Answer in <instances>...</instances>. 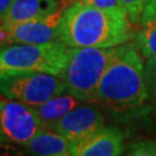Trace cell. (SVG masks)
Returning a JSON list of instances; mask_svg holds the SVG:
<instances>
[{
    "mask_svg": "<svg viewBox=\"0 0 156 156\" xmlns=\"http://www.w3.org/2000/svg\"><path fill=\"white\" fill-rule=\"evenodd\" d=\"M127 14L104 11L81 1L62 11L60 41L69 48H115L127 44L131 26Z\"/></svg>",
    "mask_w": 156,
    "mask_h": 156,
    "instance_id": "1",
    "label": "cell"
},
{
    "mask_svg": "<svg viewBox=\"0 0 156 156\" xmlns=\"http://www.w3.org/2000/svg\"><path fill=\"white\" fill-rule=\"evenodd\" d=\"M148 100L142 56L134 43H127L102 78L96 102L115 111H126Z\"/></svg>",
    "mask_w": 156,
    "mask_h": 156,
    "instance_id": "2",
    "label": "cell"
},
{
    "mask_svg": "<svg viewBox=\"0 0 156 156\" xmlns=\"http://www.w3.org/2000/svg\"><path fill=\"white\" fill-rule=\"evenodd\" d=\"M124 45L115 48H71L66 68L62 75L67 93L84 103L96 102L102 78L122 53Z\"/></svg>",
    "mask_w": 156,
    "mask_h": 156,
    "instance_id": "3",
    "label": "cell"
},
{
    "mask_svg": "<svg viewBox=\"0 0 156 156\" xmlns=\"http://www.w3.org/2000/svg\"><path fill=\"white\" fill-rule=\"evenodd\" d=\"M71 48L64 42L46 44H12L1 48L0 75L15 72L49 73L62 78Z\"/></svg>",
    "mask_w": 156,
    "mask_h": 156,
    "instance_id": "4",
    "label": "cell"
},
{
    "mask_svg": "<svg viewBox=\"0 0 156 156\" xmlns=\"http://www.w3.org/2000/svg\"><path fill=\"white\" fill-rule=\"evenodd\" d=\"M2 96L36 106L66 91L60 76L41 72H15L0 75Z\"/></svg>",
    "mask_w": 156,
    "mask_h": 156,
    "instance_id": "5",
    "label": "cell"
},
{
    "mask_svg": "<svg viewBox=\"0 0 156 156\" xmlns=\"http://www.w3.org/2000/svg\"><path fill=\"white\" fill-rule=\"evenodd\" d=\"M46 129L31 105L6 96L0 101L1 140L24 146L41 131Z\"/></svg>",
    "mask_w": 156,
    "mask_h": 156,
    "instance_id": "6",
    "label": "cell"
},
{
    "mask_svg": "<svg viewBox=\"0 0 156 156\" xmlns=\"http://www.w3.org/2000/svg\"><path fill=\"white\" fill-rule=\"evenodd\" d=\"M62 11L35 21L5 26L1 24V48L12 44H46L60 41Z\"/></svg>",
    "mask_w": 156,
    "mask_h": 156,
    "instance_id": "7",
    "label": "cell"
},
{
    "mask_svg": "<svg viewBox=\"0 0 156 156\" xmlns=\"http://www.w3.org/2000/svg\"><path fill=\"white\" fill-rule=\"evenodd\" d=\"M104 126L105 122L102 112L95 106L83 103L68 112L50 129L62 135L69 144H74L90 136Z\"/></svg>",
    "mask_w": 156,
    "mask_h": 156,
    "instance_id": "8",
    "label": "cell"
},
{
    "mask_svg": "<svg viewBox=\"0 0 156 156\" xmlns=\"http://www.w3.org/2000/svg\"><path fill=\"white\" fill-rule=\"evenodd\" d=\"M73 156H120L124 133L115 126H104L90 136L71 144Z\"/></svg>",
    "mask_w": 156,
    "mask_h": 156,
    "instance_id": "9",
    "label": "cell"
},
{
    "mask_svg": "<svg viewBox=\"0 0 156 156\" xmlns=\"http://www.w3.org/2000/svg\"><path fill=\"white\" fill-rule=\"evenodd\" d=\"M59 11L57 0H14L9 11L1 19V24L12 26L35 21Z\"/></svg>",
    "mask_w": 156,
    "mask_h": 156,
    "instance_id": "10",
    "label": "cell"
},
{
    "mask_svg": "<svg viewBox=\"0 0 156 156\" xmlns=\"http://www.w3.org/2000/svg\"><path fill=\"white\" fill-rule=\"evenodd\" d=\"M29 156H73L71 144L52 129H43L23 146Z\"/></svg>",
    "mask_w": 156,
    "mask_h": 156,
    "instance_id": "11",
    "label": "cell"
},
{
    "mask_svg": "<svg viewBox=\"0 0 156 156\" xmlns=\"http://www.w3.org/2000/svg\"><path fill=\"white\" fill-rule=\"evenodd\" d=\"M84 102L76 98L69 93H62L52 97L51 100L46 101L39 105L33 106L35 111L37 112L39 119L44 124L46 128L50 129L52 125L60 120L64 116H66L69 111H72L74 108L83 104Z\"/></svg>",
    "mask_w": 156,
    "mask_h": 156,
    "instance_id": "12",
    "label": "cell"
},
{
    "mask_svg": "<svg viewBox=\"0 0 156 156\" xmlns=\"http://www.w3.org/2000/svg\"><path fill=\"white\" fill-rule=\"evenodd\" d=\"M144 28L135 34L134 45L141 56L149 59L156 57V23L142 26Z\"/></svg>",
    "mask_w": 156,
    "mask_h": 156,
    "instance_id": "13",
    "label": "cell"
},
{
    "mask_svg": "<svg viewBox=\"0 0 156 156\" xmlns=\"http://www.w3.org/2000/svg\"><path fill=\"white\" fill-rule=\"evenodd\" d=\"M145 75L149 100L156 105V57L147 59L145 64Z\"/></svg>",
    "mask_w": 156,
    "mask_h": 156,
    "instance_id": "14",
    "label": "cell"
},
{
    "mask_svg": "<svg viewBox=\"0 0 156 156\" xmlns=\"http://www.w3.org/2000/svg\"><path fill=\"white\" fill-rule=\"evenodd\" d=\"M126 156H156V140H144L131 146Z\"/></svg>",
    "mask_w": 156,
    "mask_h": 156,
    "instance_id": "15",
    "label": "cell"
},
{
    "mask_svg": "<svg viewBox=\"0 0 156 156\" xmlns=\"http://www.w3.org/2000/svg\"><path fill=\"white\" fill-rule=\"evenodd\" d=\"M123 4L126 8L131 23L140 24L146 0H123Z\"/></svg>",
    "mask_w": 156,
    "mask_h": 156,
    "instance_id": "16",
    "label": "cell"
},
{
    "mask_svg": "<svg viewBox=\"0 0 156 156\" xmlns=\"http://www.w3.org/2000/svg\"><path fill=\"white\" fill-rule=\"evenodd\" d=\"M81 2L96 7V8L104 9V11L119 12V13L127 14L126 8L123 4V0H81Z\"/></svg>",
    "mask_w": 156,
    "mask_h": 156,
    "instance_id": "17",
    "label": "cell"
},
{
    "mask_svg": "<svg viewBox=\"0 0 156 156\" xmlns=\"http://www.w3.org/2000/svg\"><path fill=\"white\" fill-rule=\"evenodd\" d=\"M153 23H156V0H146L140 24L148 26Z\"/></svg>",
    "mask_w": 156,
    "mask_h": 156,
    "instance_id": "18",
    "label": "cell"
},
{
    "mask_svg": "<svg viewBox=\"0 0 156 156\" xmlns=\"http://www.w3.org/2000/svg\"><path fill=\"white\" fill-rule=\"evenodd\" d=\"M13 1L14 0H0V15H1V19L7 14V12L9 11Z\"/></svg>",
    "mask_w": 156,
    "mask_h": 156,
    "instance_id": "19",
    "label": "cell"
},
{
    "mask_svg": "<svg viewBox=\"0 0 156 156\" xmlns=\"http://www.w3.org/2000/svg\"><path fill=\"white\" fill-rule=\"evenodd\" d=\"M71 2H76V1H81V0H69Z\"/></svg>",
    "mask_w": 156,
    "mask_h": 156,
    "instance_id": "20",
    "label": "cell"
}]
</instances>
